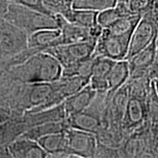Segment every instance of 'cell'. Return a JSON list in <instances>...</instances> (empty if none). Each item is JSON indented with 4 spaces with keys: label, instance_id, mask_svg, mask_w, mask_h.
Wrapping results in <instances>:
<instances>
[{
    "label": "cell",
    "instance_id": "obj_1",
    "mask_svg": "<svg viewBox=\"0 0 158 158\" xmlns=\"http://www.w3.org/2000/svg\"><path fill=\"white\" fill-rule=\"evenodd\" d=\"M62 76V68L58 60L43 51L10 68L4 77L23 84H34L56 81Z\"/></svg>",
    "mask_w": 158,
    "mask_h": 158
},
{
    "label": "cell",
    "instance_id": "obj_2",
    "mask_svg": "<svg viewBox=\"0 0 158 158\" xmlns=\"http://www.w3.org/2000/svg\"><path fill=\"white\" fill-rule=\"evenodd\" d=\"M3 18L28 35L41 29H59L55 15L45 14L13 2H9Z\"/></svg>",
    "mask_w": 158,
    "mask_h": 158
},
{
    "label": "cell",
    "instance_id": "obj_3",
    "mask_svg": "<svg viewBox=\"0 0 158 158\" xmlns=\"http://www.w3.org/2000/svg\"><path fill=\"white\" fill-rule=\"evenodd\" d=\"M106 92H97L94 100L86 109L65 118L69 127L96 134L102 127V117L106 108Z\"/></svg>",
    "mask_w": 158,
    "mask_h": 158
},
{
    "label": "cell",
    "instance_id": "obj_4",
    "mask_svg": "<svg viewBox=\"0 0 158 158\" xmlns=\"http://www.w3.org/2000/svg\"><path fill=\"white\" fill-rule=\"evenodd\" d=\"M28 36L3 17H0V64L28 48Z\"/></svg>",
    "mask_w": 158,
    "mask_h": 158
},
{
    "label": "cell",
    "instance_id": "obj_5",
    "mask_svg": "<svg viewBox=\"0 0 158 158\" xmlns=\"http://www.w3.org/2000/svg\"><path fill=\"white\" fill-rule=\"evenodd\" d=\"M120 157H154L153 138L149 123L130 133L119 147Z\"/></svg>",
    "mask_w": 158,
    "mask_h": 158
},
{
    "label": "cell",
    "instance_id": "obj_6",
    "mask_svg": "<svg viewBox=\"0 0 158 158\" xmlns=\"http://www.w3.org/2000/svg\"><path fill=\"white\" fill-rule=\"evenodd\" d=\"M97 41L86 40L82 42L60 45L51 48L44 52L54 56L60 63L62 70L93 56Z\"/></svg>",
    "mask_w": 158,
    "mask_h": 158
},
{
    "label": "cell",
    "instance_id": "obj_7",
    "mask_svg": "<svg viewBox=\"0 0 158 158\" xmlns=\"http://www.w3.org/2000/svg\"><path fill=\"white\" fill-rule=\"evenodd\" d=\"M130 37L111 34L103 28L97 41L94 56H101L115 61L126 59L129 49Z\"/></svg>",
    "mask_w": 158,
    "mask_h": 158
},
{
    "label": "cell",
    "instance_id": "obj_8",
    "mask_svg": "<svg viewBox=\"0 0 158 158\" xmlns=\"http://www.w3.org/2000/svg\"><path fill=\"white\" fill-rule=\"evenodd\" d=\"M158 35V27L154 21L151 8L142 15L130 38L126 60L147 47Z\"/></svg>",
    "mask_w": 158,
    "mask_h": 158
},
{
    "label": "cell",
    "instance_id": "obj_9",
    "mask_svg": "<svg viewBox=\"0 0 158 158\" xmlns=\"http://www.w3.org/2000/svg\"><path fill=\"white\" fill-rule=\"evenodd\" d=\"M64 132L71 158H94L98 144L95 134L71 127Z\"/></svg>",
    "mask_w": 158,
    "mask_h": 158
},
{
    "label": "cell",
    "instance_id": "obj_10",
    "mask_svg": "<svg viewBox=\"0 0 158 158\" xmlns=\"http://www.w3.org/2000/svg\"><path fill=\"white\" fill-rule=\"evenodd\" d=\"M147 98L129 93L122 122V129L127 136L135 130L148 123Z\"/></svg>",
    "mask_w": 158,
    "mask_h": 158
},
{
    "label": "cell",
    "instance_id": "obj_11",
    "mask_svg": "<svg viewBox=\"0 0 158 158\" xmlns=\"http://www.w3.org/2000/svg\"><path fill=\"white\" fill-rule=\"evenodd\" d=\"M158 35L152 42L143 50L127 59L130 79H137L147 76V73L155 61L157 51Z\"/></svg>",
    "mask_w": 158,
    "mask_h": 158
},
{
    "label": "cell",
    "instance_id": "obj_12",
    "mask_svg": "<svg viewBox=\"0 0 158 158\" xmlns=\"http://www.w3.org/2000/svg\"><path fill=\"white\" fill-rule=\"evenodd\" d=\"M12 158H46L48 155L38 142L21 135L7 144Z\"/></svg>",
    "mask_w": 158,
    "mask_h": 158
},
{
    "label": "cell",
    "instance_id": "obj_13",
    "mask_svg": "<svg viewBox=\"0 0 158 158\" xmlns=\"http://www.w3.org/2000/svg\"><path fill=\"white\" fill-rule=\"evenodd\" d=\"M64 131L43 136L37 141L48 158H71L68 151V140Z\"/></svg>",
    "mask_w": 158,
    "mask_h": 158
},
{
    "label": "cell",
    "instance_id": "obj_14",
    "mask_svg": "<svg viewBox=\"0 0 158 158\" xmlns=\"http://www.w3.org/2000/svg\"><path fill=\"white\" fill-rule=\"evenodd\" d=\"M55 17H56L59 29L61 31L62 45L70 44V43L86 40H95L90 36L89 29L84 28L74 23L68 22L62 15L59 14L55 15Z\"/></svg>",
    "mask_w": 158,
    "mask_h": 158
},
{
    "label": "cell",
    "instance_id": "obj_15",
    "mask_svg": "<svg viewBox=\"0 0 158 158\" xmlns=\"http://www.w3.org/2000/svg\"><path fill=\"white\" fill-rule=\"evenodd\" d=\"M96 94V91L87 84L78 92L65 99L63 105L66 118L86 109L94 100Z\"/></svg>",
    "mask_w": 158,
    "mask_h": 158
},
{
    "label": "cell",
    "instance_id": "obj_16",
    "mask_svg": "<svg viewBox=\"0 0 158 158\" xmlns=\"http://www.w3.org/2000/svg\"><path fill=\"white\" fill-rule=\"evenodd\" d=\"M62 45L59 29H45L35 31L28 36V47L40 52Z\"/></svg>",
    "mask_w": 158,
    "mask_h": 158
},
{
    "label": "cell",
    "instance_id": "obj_17",
    "mask_svg": "<svg viewBox=\"0 0 158 158\" xmlns=\"http://www.w3.org/2000/svg\"><path fill=\"white\" fill-rule=\"evenodd\" d=\"M23 116L26 123L28 126V130L40 124L62 121L66 118L63 102L55 107L40 111L24 112Z\"/></svg>",
    "mask_w": 158,
    "mask_h": 158
},
{
    "label": "cell",
    "instance_id": "obj_18",
    "mask_svg": "<svg viewBox=\"0 0 158 158\" xmlns=\"http://www.w3.org/2000/svg\"><path fill=\"white\" fill-rule=\"evenodd\" d=\"M129 77L130 70L128 61L126 59L116 61L107 76L108 89L106 94V103L110 101L114 94L127 81Z\"/></svg>",
    "mask_w": 158,
    "mask_h": 158
},
{
    "label": "cell",
    "instance_id": "obj_19",
    "mask_svg": "<svg viewBox=\"0 0 158 158\" xmlns=\"http://www.w3.org/2000/svg\"><path fill=\"white\" fill-rule=\"evenodd\" d=\"M141 17V15L133 14L128 15V16L119 18L105 29H107L111 34L131 38V35L133 34L134 29Z\"/></svg>",
    "mask_w": 158,
    "mask_h": 158
},
{
    "label": "cell",
    "instance_id": "obj_20",
    "mask_svg": "<svg viewBox=\"0 0 158 158\" xmlns=\"http://www.w3.org/2000/svg\"><path fill=\"white\" fill-rule=\"evenodd\" d=\"M98 11L72 8L63 15V17L68 22L84 28L89 29L98 23Z\"/></svg>",
    "mask_w": 158,
    "mask_h": 158
},
{
    "label": "cell",
    "instance_id": "obj_21",
    "mask_svg": "<svg viewBox=\"0 0 158 158\" xmlns=\"http://www.w3.org/2000/svg\"><path fill=\"white\" fill-rule=\"evenodd\" d=\"M69 127H70L67 123L66 120L64 119L60 122H49V123L35 126L25 132L22 135L37 141L39 138H42L43 136L64 132L65 130Z\"/></svg>",
    "mask_w": 158,
    "mask_h": 158
},
{
    "label": "cell",
    "instance_id": "obj_22",
    "mask_svg": "<svg viewBox=\"0 0 158 158\" xmlns=\"http://www.w3.org/2000/svg\"><path fill=\"white\" fill-rule=\"evenodd\" d=\"M147 121L152 133L158 129V94L155 82H152L151 88L147 98Z\"/></svg>",
    "mask_w": 158,
    "mask_h": 158
},
{
    "label": "cell",
    "instance_id": "obj_23",
    "mask_svg": "<svg viewBox=\"0 0 158 158\" xmlns=\"http://www.w3.org/2000/svg\"><path fill=\"white\" fill-rule=\"evenodd\" d=\"M23 112L12 109L7 105L0 103V136L3 143V135L6 129H7L13 123L15 118L22 115ZM3 144H5L3 143Z\"/></svg>",
    "mask_w": 158,
    "mask_h": 158
},
{
    "label": "cell",
    "instance_id": "obj_24",
    "mask_svg": "<svg viewBox=\"0 0 158 158\" xmlns=\"http://www.w3.org/2000/svg\"><path fill=\"white\" fill-rule=\"evenodd\" d=\"M116 61L101 56H94L92 76L100 78H106Z\"/></svg>",
    "mask_w": 158,
    "mask_h": 158
},
{
    "label": "cell",
    "instance_id": "obj_25",
    "mask_svg": "<svg viewBox=\"0 0 158 158\" xmlns=\"http://www.w3.org/2000/svg\"><path fill=\"white\" fill-rule=\"evenodd\" d=\"M43 2L45 7L54 15H64L73 8V0H43Z\"/></svg>",
    "mask_w": 158,
    "mask_h": 158
},
{
    "label": "cell",
    "instance_id": "obj_26",
    "mask_svg": "<svg viewBox=\"0 0 158 158\" xmlns=\"http://www.w3.org/2000/svg\"><path fill=\"white\" fill-rule=\"evenodd\" d=\"M72 7L73 9L89 10L98 12L110 8L107 0H73Z\"/></svg>",
    "mask_w": 158,
    "mask_h": 158
},
{
    "label": "cell",
    "instance_id": "obj_27",
    "mask_svg": "<svg viewBox=\"0 0 158 158\" xmlns=\"http://www.w3.org/2000/svg\"><path fill=\"white\" fill-rule=\"evenodd\" d=\"M122 17L118 9L116 7H114L98 12L97 21L98 24L101 26L102 28H106Z\"/></svg>",
    "mask_w": 158,
    "mask_h": 158
},
{
    "label": "cell",
    "instance_id": "obj_28",
    "mask_svg": "<svg viewBox=\"0 0 158 158\" xmlns=\"http://www.w3.org/2000/svg\"><path fill=\"white\" fill-rule=\"evenodd\" d=\"M154 0H128L127 5L133 14L143 15L151 8Z\"/></svg>",
    "mask_w": 158,
    "mask_h": 158
},
{
    "label": "cell",
    "instance_id": "obj_29",
    "mask_svg": "<svg viewBox=\"0 0 158 158\" xmlns=\"http://www.w3.org/2000/svg\"><path fill=\"white\" fill-rule=\"evenodd\" d=\"M7 1L10 2L25 6V7L45 13V14L54 15L45 7L43 0H7Z\"/></svg>",
    "mask_w": 158,
    "mask_h": 158
},
{
    "label": "cell",
    "instance_id": "obj_30",
    "mask_svg": "<svg viewBox=\"0 0 158 158\" xmlns=\"http://www.w3.org/2000/svg\"><path fill=\"white\" fill-rule=\"evenodd\" d=\"M94 157H121L119 149L108 147L104 144L98 142Z\"/></svg>",
    "mask_w": 158,
    "mask_h": 158
},
{
    "label": "cell",
    "instance_id": "obj_31",
    "mask_svg": "<svg viewBox=\"0 0 158 158\" xmlns=\"http://www.w3.org/2000/svg\"><path fill=\"white\" fill-rule=\"evenodd\" d=\"M89 85L97 92H106L108 91V85L106 78H100L97 77H91Z\"/></svg>",
    "mask_w": 158,
    "mask_h": 158
},
{
    "label": "cell",
    "instance_id": "obj_32",
    "mask_svg": "<svg viewBox=\"0 0 158 158\" xmlns=\"http://www.w3.org/2000/svg\"><path fill=\"white\" fill-rule=\"evenodd\" d=\"M152 134L153 138V156L154 157H158V129Z\"/></svg>",
    "mask_w": 158,
    "mask_h": 158
},
{
    "label": "cell",
    "instance_id": "obj_33",
    "mask_svg": "<svg viewBox=\"0 0 158 158\" xmlns=\"http://www.w3.org/2000/svg\"><path fill=\"white\" fill-rule=\"evenodd\" d=\"M0 157L4 158H12V156L10 153L7 145L0 146Z\"/></svg>",
    "mask_w": 158,
    "mask_h": 158
},
{
    "label": "cell",
    "instance_id": "obj_34",
    "mask_svg": "<svg viewBox=\"0 0 158 158\" xmlns=\"http://www.w3.org/2000/svg\"><path fill=\"white\" fill-rule=\"evenodd\" d=\"M9 2L7 0H0V17H4L7 12Z\"/></svg>",
    "mask_w": 158,
    "mask_h": 158
},
{
    "label": "cell",
    "instance_id": "obj_35",
    "mask_svg": "<svg viewBox=\"0 0 158 158\" xmlns=\"http://www.w3.org/2000/svg\"><path fill=\"white\" fill-rule=\"evenodd\" d=\"M107 1H108V7H115L116 3H117L118 0H107Z\"/></svg>",
    "mask_w": 158,
    "mask_h": 158
},
{
    "label": "cell",
    "instance_id": "obj_36",
    "mask_svg": "<svg viewBox=\"0 0 158 158\" xmlns=\"http://www.w3.org/2000/svg\"><path fill=\"white\" fill-rule=\"evenodd\" d=\"M6 72H7V70L0 64V78H3V77L5 76Z\"/></svg>",
    "mask_w": 158,
    "mask_h": 158
},
{
    "label": "cell",
    "instance_id": "obj_37",
    "mask_svg": "<svg viewBox=\"0 0 158 158\" xmlns=\"http://www.w3.org/2000/svg\"><path fill=\"white\" fill-rule=\"evenodd\" d=\"M155 85L156 90H157V94H158V79H157V81H155Z\"/></svg>",
    "mask_w": 158,
    "mask_h": 158
},
{
    "label": "cell",
    "instance_id": "obj_38",
    "mask_svg": "<svg viewBox=\"0 0 158 158\" xmlns=\"http://www.w3.org/2000/svg\"><path fill=\"white\" fill-rule=\"evenodd\" d=\"M1 145H5V144H3V143H2V141L1 136H0V146H1Z\"/></svg>",
    "mask_w": 158,
    "mask_h": 158
}]
</instances>
